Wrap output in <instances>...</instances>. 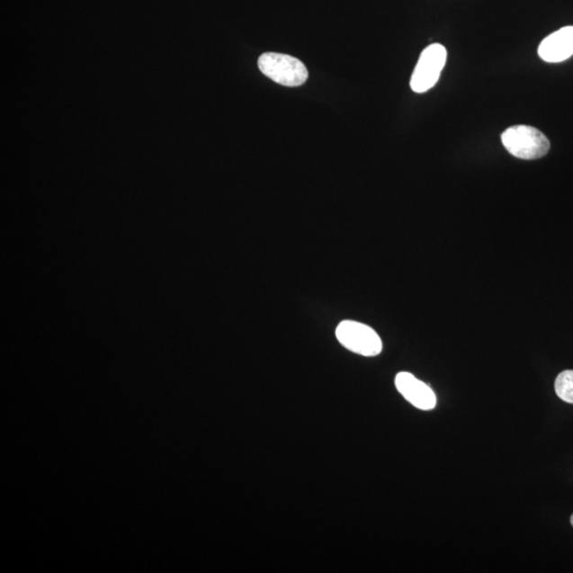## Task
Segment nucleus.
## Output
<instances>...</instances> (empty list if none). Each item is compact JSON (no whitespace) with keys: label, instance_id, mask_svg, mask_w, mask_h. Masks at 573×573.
I'll use <instances>...</instances> for the list:
<instances>
[{"label":"nucleus","instance_id":"f03ea898","mask_svg":"<svg viewBox=\"0 0 573 573\" xmlns=\"http://www.w3.org/2000/svg\"><path fill=\"white\" fill-rule=\"evenodd\" d=\"M258 67L264 76L283 86H300L309 78V70L302 61L282 53H264L259 58Z\"/></svg>","mask_w":573,"mask_h":573},{"label":"nucleus","instance_id":"6e6552de","mask_svg":"<svg viewBox=\"0 0 573 573\" xmlns=\"http://www.w3.org/2000/svg\"><path fill=\"white\" fill-rule=\"evenodd\" d=\"M570 523H571L572 527H573V515L571 516Z\"/></svg>","mask_w":573,"mask_h":573},{"label":"nucleus","instance_id":"0eeeda50","mask_svg":"<svg viewBox=\"0 0 573 573\" xmlns=\"http://www.w3.org/2000/svg\"><path fill=\"white\" fill-rule=\"evenodd\" d=\"M555 393L565 403L573 404V371H564L554 383Z\"/></svg>","mask_w":573,"mask_h":573},{"label":"nucleus","instance_id":"f257e3e1","mask_svg":"<svg viewBox=\"0 0 573 573\" xmlns=\"http://www.w3.org/2000/svg\"><path fill=\"white\" fill-rule=\"evenodd\" d=\"M502 144L513 157L521 159H537L545 157L551 149L546 135L533 127L514 126L501 135Z\"/></svg>","mask_w":573,"mask_h":573},{"label":"nucleus","instance_id":"423d86ee","mask_svg":"<svg viewBox=\"0 0 573 573\" xmlns=\"http://www.w3.org/2000/svg\"><path fill=\"white\" fill-rule=\"evenodd\" d=\"M539 56L548 63L564 62L573 56V27H564L549 35L539 47Z\"/></svg>","mask_w":573,"mask_h":573},{"label":"nucleus","instance_id":"7ed1b4c3","mask_svg":"<svg viewBox=\"0 0 573 573\" xmlns=\"http://www.w3.org/2000/svg\"><path fill=\"white\" fill-rule=\"evenodd\" d=\"M336 339L346 350L364 357H374L382 351V341L375 330L356 321H344L336 329Z\"/></svg>","mask_w":573,"mask_h":573},{"label":"nucleus","instance_id":"20e7f679","mask_svg":"<svg viewBox=\"0 0 573 573\" xmlns=\"http://www.w3.org/2000/svg\"><path fill=\"white\" fill-rule=\"evenodd\" d=\"M447 60L444 46L433 44L421 53L415 72L411 76L410 86L413 92L422 94L433 88L439 81Z\"/></svg>","mask_w":573,"mask_h":573},{"label":"nucleus","instance_id":"39448f33","mask_svg":"<svg viewBox=\"0 0 573 573\" xmlns=\"http://www.w3.org/2000/svg\"><path fill=\"white\" fill-rule=\"evenodd\" d=\"M395 386L405 399L419 410H433L436 397L433 389L407 372H400L395 378Z\"/></svg>","mask_w":573,"mask_h":573}]
</instances>
